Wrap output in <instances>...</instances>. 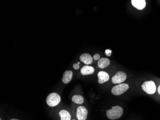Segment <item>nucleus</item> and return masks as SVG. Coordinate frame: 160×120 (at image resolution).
<instances>
[{"label":"nucleus","instance_id":"obj_21","mask_svg":"<svg viewBox=\"0 0 160 120\" xmlns=\"http://www.w3.org/2000/svg\"></svg>","mask_w":160,"mask_h":120},{"label":"nucleus","instance_id":"obj_16","mask_svg":"<svg viewBox=\"0 0 160 120\" xmlns=\"http://www.w3.org/2000/svg\"><path fill=\"white\" fill-rule=\"evenodd\" d=\"M93 58L95 60H98L100 58V55L99 54H96L93 55Z\"/></svg>","mask_w":160,"mask_h":120},{"label":"nucleus","instance_id":"obj_8","mask_svg":"<svg viewBox=\"0 0 160 120\" xmlns=\"http://www.w3.org/2000/svg\"><path fill=\"white\" fill-rule=\"evenodd\" d=\"M98 82L99 83L102 84L104 83L105 82L108 81L109 79V76L108 73L107 72H104V71H100L98 74Z\"/></svg>","mask_w":160,"mask_h":120},{"label":"nucleus","instance_id":"obj_3","mask_svg":"<svg viewBox=\"0 0 160 120\" xmlns=\"http://www.w3.org/2000/svg\"><path fill=\"white\" fill-rule=\"evenodd\" d=\"M143 91L148 94H153L156 92V87L154 82L152 81H146L142 85Z\"/></svg>","mask_w":160,"mask_h":120},{"label":"nucleus","instance_id":"obj_7","mask_svg":"<svg viewBox=\"0 0 160 120\" xmlns=\"http://www.w3.org/2000/svg\"><path fill=\"white\" fill-rule=\"evenodd\" d=\"M132 4L136 8L142 10L146 7V2L145 0H132Z\"/></svg>","mask_w":160,"mask_h":120},{"label":"nucleus","instance_id":"obj_13","mask_svg":"<svg viewBox=\"0 0 160 120\" xmlns=\"http://www.w3.org/2000/svg\"><path fill=\"white\" fill-rule=\"evenodd\" d=\"M59 116L61 120H71V116L68 111L63 110L59 112Z\"/></svg>","mask_w":160,"mask_h":120},{"label":"nucleus","instance_id":"obj_9","mask_svg":"<svg viewBox=\"0 0 160 120\" xmlns=\"http://www.w3.org/2000/svg\"><path fill=\"white\" fill-rule=\"evenodd\" d=\"M80 61L87 65L92 64V61H93V59L92 56L87 53L81 55L80 56Z\"/></svg>","mask_w":160,"mask_h":120},{"label":"nucleus","instance_id":"obj_11","mask_svg":"<svg viewBox=\"0 0 160 120\" xmlns=\"http://www.w3.org/2000/svg\"><path fill=\"white\" fill-rule=\"evenodd\" d=\"M94 72V69L93 67L91 66L85 65L82 67L81 69V73L83 76L92 75Z\"/></svg>","mask_w":160,"mask_h":120},{"label":"nucleus","instance_id":"obj_6","mask_svg":"<svg viewBox=\"0 0 160 120\" xmlns=\"http://www.w3.org/2000/svg\"><path fill=\"white\" fill-rule=\"evenodd\" d=\"M88 115V111L84 106H79L77 109L76 117L78 120H86Z\"/></svg>","mask_w":160,"mask_h":120},{"label":"nucleus","instance_id":"obj_4","mask_svg":"<svg viewBox=\"0 0 160 120\" xmlns=\"http://www.w3.org/2000/svg\"><path fill=\"white\" fill-rule=\"evenodd\" d=\"M129 88V86L126 83H121L115 86L111 89L112 93L114 95L118 96L126 92Z\"/></svg>","mask_w":160,"mask_h":120},{"label":"nucleus","instance_id":"obj_12","mask_svg":"<svg viewBox=\"0 0 160 120\" xmlns=\"http://www.w3.org/2000/svg\"><path fill=\"white\" fill-rule=\"evenodd\" d=\"M72 76H73V73L72 71H65L64 73L62 79L63 83L64 84H68L72 80Z\"/></svg>","mask_w":160,"mask_h":120},{"label":"nucleus","instance_id":"obj_10","mask_svg":"<svg viewBox=\"0 0 160 120\" xmlns=\"http://www.w3.org/2000/svg\"><path fill=\"white\" fill-rule=\"evenodd\" d=\"M110 60L107 58H100L98 61V66L100 68L104 69L110 65Z\"/></svg>","mask_w":160,"mask_h":120},{"label":"nucleus","instance_id":"obj_18","mask_svg":"<svg viewBox=\"0 0 160 120\" xmlns=\"http://www.w3.org/2000/svg\"><path fill=\"white\" fill-rule=\"evenodd\" d=\"M158 92L160 95V85L159 86L158 88Z\"/></svg>","mask_w":160,"mask_h":120},{"label":"nucleus","instance_id":"obj_15","mask_svg":"<svg viewBox=\"0 0 160 120\" xmlns=\"http://www.w3.org/2000/svg\"><path fill=\"white\" fill-rule=\"evenodd\" d=\"M79 65H80V62H78L77 64H74V65H73V67L75 70H78V69H79Z\"/></svg>","mask_w":160,"mask_h":120},{"label":"nucleus","instance_id":"obj_20","mask_svg":"<svg viewBox=\"0 0 160 120\" xmlns=\"http://www.w3.org/2000/svg\"><path fill=\"white\" fill-rule=\"evenodd\" d=\"M0 120H2V119H0Z\"/></svg>","mask_w":160,"mask_h":120},{"label":"nucleus","instance_id":"obj_1","mask_svg":"<svg viewBox=\"0 0 160 120\" xmlns=\"http://www.w3.org/2000/svg\"><path fill=\"white\" fill-rule=\"evenodd\" d=\"M123 113V109L119 106L112 107L111 109L107 110L106 112L107 117L111 120L119 119L122 116Z\"/></svg>","mask_w":160,"mask_h":120},{"label":"nucleus","instance_id":"obj_2","mask_svg":"<svg viewBox=\"0 0 160 120\" xmlns=\"http://www.w3.org/2000/svg\"><path fill=\"white\" fill-rule=\"evenodd\" d=\"M61 97L58 94L56 93H52L48 95L46 99L47 104L50 107H55L60 103Z\"/></svg>","mask_w":160,"mask_h":120},{"label":"nucleus","instance_id":"obj_17","mask_svg":"<svg viewBox=\"0 0 160 120\" xmlns=\"http://www.w3.org/2000/svg\"><path fill=\"white\" fill-rule=\"evenodd\" d=\"M105 52H106V54L107 55V56H111L112 50H106V51H105Z\"/></svg>","mask_w":160,"mask_h":120},{"label":"nucleus","instance_id":"obj_14","mask_svg":"<svg viewBox=\"0 0 160 120\" xmlns=\"http://www.w3.org/2000/svg\"><path fill=\"white\" fill-rule=\"evenodd\" d=\"M72 101L75 103L82 104L84 102V99L82 96L80 95H75L72 97Z\"/></svg>","mask_w":160,"mask_h":120},{"label":"nucleus","instance_id":"obj_19","mask_svg":"<svg viewBox=\"0 0 160 120\" xmlns=\"http://www.w3.org/2000/svg\"><path fill=\"white\" fill-rule=\"evenodd\" d=\"M18 120V119H11V120Z\"/></svg>","mask_w":160,"mask_h":120},{"label":"nucleus","instance_id":"obj_5","mask_svg":"<svg viewBox=\"0 0 160 120\" xmlns=\"http://www.w3.org/2000/svg\"><path fill=\"white\" fill-rule=\"evenodd\" d=\"M127 79V75L123 71H118L112 78V82L114 84L122 83Z\"/></svg>","mask_w":160,"mask_h":120}]
</instances>
